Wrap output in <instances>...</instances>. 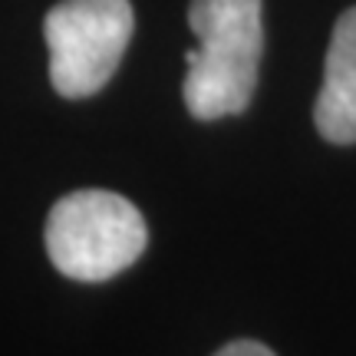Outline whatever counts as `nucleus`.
Instances as JSON below:
<instances>
[{
  "label": "nucleus",
  "mask_w": 356,
  "mask_h": 356,
  "mask_svg": "<svg viewBox=\"0 0 356 356\" xmlns=\"http://www.w3.org/2000/svg\"><path fill=\"white\" fill-rule=\"evenodd\" d=\"M188 24L198 37V47L185 53L181 96L188 113L202 122L244 113L264 47L261 0H191Z\"/></svg>",
  "instance_id": "1"
},
{
  "label": "nucleus",
  "mask_w": 356,
  "mask_h": 356,
  "mask_svg": "<svg viewBox=\"0 0 356 356\" xmlns=\"http://www.w3.org/2000/svg\"><path fill=\"white\" fill-rule=\"evenodd\" d=\"M145 244V218L115 191H70L53 204L47 218L50 261L70 280L99 284L115 277L139 261Z\"/></svg>",
  "instance_id": "2"
},
{
  "label": "nucleus",
  "mask_w": 356,
  "mask_h": 356,
  "mask_svg": "<svg viewBox=\"0 0 356 356\" xmlns=\"http://www.w3.org/2000/svg\"><path fill=\"white\" fill-rule=\"evenodd\" d=\"M129 0H60L47 20L50 83L63 99H86L113 79L132 40Z\"/></svg>",
  "instance_id": "3"
},
{
  "label": "nucleus",
  "mask_w": 356,
  "mask_h": 356,
  "mask_svg": "<svg viewBox=\"0 0 356 356\" xmlns=\"http://www.w3.org/2000/svg\"><path fill=\"white\" fill-rule=\"evenodd\" d=\"M314 122L333 145L356 142V7H350L333 26Z\"/></svg>",
  "instance_id": "4"
},
{
  "label": "nucleus",
  "mask_w": 356,
  "mask_h": 356,
  "mask_svg": "<svg viewBox=\"0 0 356 356\" xmlns=\"http://www.w3.org/2000/svg\"><path fill=\"white\" fill-rule=\"evenodd\" d=\"M215 356H274V350L257 343V340H234V343L221 346Z\"/></svg>",
  "instance_id": "5"
}]
</instances>
